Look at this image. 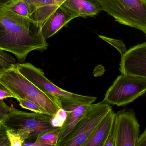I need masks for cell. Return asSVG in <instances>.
Masks as SVG:
<instances>
[{
  "instance_id": "6da1fadb",
  "label": "cell",
  "mask_w": 146,
  "mask_h": 146,
  "mask_svg": "<svg viewBox=\"0 0 146 146\" xmlns=\"http://www.w3.org/2000/svg\"><path fill=\"white\" fill-rule=\"evenodd\" d=\"M48 47L41 29L35 24H21L0 11L1 50L13 54L23 62L31 51H44Z\"/></svg>"
},
{
  "instance_id": "7a4b0ae2",
  "label": "cell",
  "mask_w": 146,
  "mask_h": 146,
  "mask_svg": "<svg viewBox=\"0 0 146 146\" xmlns=\"http://www.w3.org/2000/svg\"><path fill=\"white\" fill-rule=\"evenodd\" d=\"M0 82L16 97V100L21 98L33 101L44 109L50 116H54L62 109L59 101L21 74L15 64L0 72Z\"/></svg>"
},
{
  "instance_id": "3957f363",
  "label": "cell",
  "mask_w": 146,
  "mask_h": 146,
  "mask_svg": "<svg viewBox=\"0 0 146 146\" xmlns=\"http://www.w3.org/2000/svg\"><path fill=\"white\" fill-rule=\"evenodd\" d=\"M52 117L36 112H27L11 105L10 110L1 124L25 139L37 138L38 135L54 128L51 124Z\"/></svg>"
},
{
  "instance_id": "277c9868",
  "label": "cell",
  "mask_w": 146,
  "mask_h": 146,
  "mask_svg": "<svg viewBox=\"0 0 146 146\" xmlns=\"http://www.w3.org/2000/svg\"><path fill=\"white\" fill-rule=\"evenodd\" d=\"M103 10L122 25L140 30L146 35L145 0H97Z\"/></svg>"
},
{
  "instance_id": "5b68a950",
  "label": "cell",
  "mask_w": 146,
  "mask_h": 146,
  "mask_svg": "<svg viewBox=\"0 0 146 146\" xmlns=\"http://www.w3.org/2000/svg\"><path fill=\"white\" fill-rule=\"evenodd\" d=\"M15 64L16 68L21 74L43 92L56 99L60 104L69 102L90 105L97 99L95 97L80 95L62 89L48 80L42 69L31 63Z\"/></svg>"
},
{
  "instance_id": "8992f818",
  "label": "cell",
  "mask_w": 146,
  "mask_h": 146,
  "mask_svg": "<svg viewBox=\"0 0 146 146\" xmlns=\"http://www.w3.org/2000/svg\"><path fill=\"white\" fill-rule=\"evenodd\" d=\"M112 110L110 105L104 101L92 104L85 116L57 146L83 145Z\"/></svg>"
},
{
  "instance_id": "52a82bcc",
  "label": "cell",
  "mask_w": 146,
  "mask_h": 146,
  "mask_svg": "<svg viewBox=\"0 0 146 146\" xmlns=\"http://www.w3.org/2000/svg\"><path fill=\"white\" fill-rule=\"evenodd\" d=\"M146 92V80L121 74L108 89L103 101L122 106L133 102Z\"/></svg>"
},
{
  "instance_id": "ba28073f",
  "label": "cell",
  "mask_w": 146,
  "mask_h": 146,
  "mask_svg": "<svg viewBox=\"0 0 146 146\" xmlns=\"http://www.w3.org/2000/svg\"><path fill=\"white\" fill-rule=\"evenodd\" d=\"M113 131L115 146H136L140 125L133 111L123 110L116 113Z\"/></svg>"
},
{
  "instance_id": "9c48e42d",
  "label": "cell",
  "mask_w": 146,
  "mask_h": 146,
  "mask_svg": "<svg viewBox=\"0 0 146 146\" xmlns=\"http://www.w3.org/2000/svg\"><path fill=\"white\" fill-rule=\"evenodd\" d=\"M120 66L122 74L146 80V42L127 50L121 56Z\"/></svg>"
},
{
  "instance_id": "30bf717a",
  "label": "cell",
  "mask_w": 146,
  "mask_h": 146,
  "mask_svg": "<svg viewBox=\"0 0 146 146\" xmlns=\"http://www.w3.org/2000/svg\"><path fill=\"white\" fill-rule=\"evenodd\" d=\"M75 19L61 5L57 7L41 24V31L45 39L51 37Z\"/></svg>"
},
{
  "instance_id": "8fae6325",
  "label": "cell",
  "mask_w": 146,
  "mask_h": 146,
  "mask_svg": "<svg viewBox=\"0 0 146 146\" xmlns=\"http://www.w3.org/2000/svg\"><path fill=\"white\" fill-rule=\"evenodd\" d=\"M61 105L62 108L66 111L67 117L63 127L60 129L58 144L66 137L76 124L85 116L91 104L62 102Z\"/></svg>"
},
{
  "instance_id": "7c38bea8",
  "label": "cell",
  "mask_w": 146,
  "mask_h": 146,
  "mask_svg": "<svg viewBox=\"0 0 146 146\" xmlns=\"http://www.w3.org/2000/svg\"><path fill=\"white\" fill-rule=\"evenodd\" d=\"M0 11L17 22L25 25L34 24L33 13L25 0H14L0 7Z\"/></svg>"
},
{
  "instance_id": "4fadbf2b",
  "label": "cell",
  "mask_w": 146,
  "mask_h": 146,
  "mask_svg": "<svg viewBox=\"0 0 146 146\" xmlns=\"http://www.w3.org/2000/svg\"><path fill=\"white\" fill-rule=\"evenodd\" d=\"M61 6L75 18L94 17L103 10L97 0H66Z\"/></svg>"
},
{
  "instance_id": "5bb4252c",
  "label": "cell",
  "mask_w": 146,
  "mask_h": 146,
  "mask_svg": "<svg viewBox=\"0 0 146 146\" xmlns=\"http://www.w3.org/2000/svg\"><path fill=\"white\" fill-rule=\"evenodd\" d=\"M116 113L111 110L82 146H104L113 131Z\"/></svg>"
},
{
  "instance_id": "9a60e30c",
  "label": "cell",
  "mask_w": 146,
  "mask_h": 146,
  "mask_svg": "<svg viewBox=\"0 0 146 146\" xmlns=\"http://www.w3.org/2000/svg\"><path fill=\"white\" fill-rule=\"evenodd\" d=\"M29 3L33 13L35 25L40 28L41 24L55 9L60 6L56 0H25Z\"/></svg>"
},
{
  "instance_id": "2e32d148",
  "label": "cell",
  "mask_w": 146,
  "mask_h": 146,
  "mask_svg": "<svg viewBox=\"0 0 146 146\" xmlns=\"http://www.w3.org/2000/svg\"><path fill=\"white\" fill-rule=\"evenodd\" d=\"M60 129V128H54L44 131L38 135L35 141L47 145L57 146Z\"/></svg>"
},
{
  "instance_id": "e0dca14e",
  "label": "cell",
  "mask_w": 146,
  "mask_h": 146,
  "mask_svg": "<svg viewBox=\"0 0 146 146\" xmlns=\"http://www.w3.org/2000/svg\"><path fill=\"white\" fill-rule=\"evenodd\" d=\"M17 100L19 101L20 106L22 108L29 110L36 113H42L48 115L44 109L33 101L21 98H18Z\"/></svg>"
},
{
  "instance_id": "ac0fdd59",
  "label": "cell",
  "mask_w": 146,
  "mask_h": 146,
  "mask_svg": "<svg viewBox=\"0 0 146 146\" xmlns=\"http://www.w3.org/2000/svg\"><path fill=\"white\" fill-rule=\"evenodd\" d=\"M67 117L66 111L60 109L54 116L52 117L51 124L54 128H61L63 127Z\"/></svg>"
},
{
  "instance_id": "d6986e66",
  "label": "cell",
  "mask_w": 146,
  "mask_h": 146,
  "mask_svg": "<svg viewBox=\"0 0 146 146\" xmlns=\"http://www.w3.org/2000/svg\"><path fill=\"white\" fill-rule=\"evenodd\" d=\"M15 62L16 60L10 53L0 50V65L3 68H9Z\"/></svg>"
},
{
  "instance_id": "ffe728a7",
  "label": "cell",
  "mask_w": 146,
  "mask_h": 146,
  "mask_svg": "<svg viewBox=\"0 0 146 146\" xmlns=\"http://www.w3.org/2000/svg\"><path fill=\"white\" fill-rule=\"evenodd\" d=\"M99 37L102 40L115 47L121 53V55L122 56L127 51L125 45L121 40L113 39L101 35H99Z\"/></svg>"
},
{
  "instance_id": "44dd1931",
  "label": "cell",
  "mask_w": 146,
  "mask_h": 146,
  "mask_svg": "<svg viewBox=\"0 0 146 146\" xmlns=\"http://www.w3.org/2000/svg\"><path fill=\"white\" fill-rule=\"evenodd\" d=\"M7 131L11 146H22L24 141L19 135L12 130L7 129Z\"/></svg>"
},
{
  "instance_id": "7402d4cb",
  "label": "cell",
  "mask_w": 146,
  "mask_h": 146,
  "mask_svg": "<svg viewBox=\"0 0 146 146\" xmlns=\"http://www.w3.org/2000/svg\"><path fill=\"white\" fill-rule=\"evenodd\" d=\"M0 146H11L6 128L0 123Z\"/></svg>"
},
{
  "instance_id": "603a6c76",
  "label": "cell",
  "mask_w": 146,
  "mask_h": 146,
  "mask_svg": "<svg viewBox=\"0 0 146 146\" xmlns=\"http://www.w3.org/2000/svg\"><path fill=\"white\" fill-rule=\"evenodd\" d=\"M7 98H14L16 99V97L2 83L0 82V100Z\"/></svg>"
},
{
  "instance_id": "cb8c5ba5",
  "label": "cell",
  "mask_w": 146,
  "mask_h": 146,
  "mask_svg": "<svg viewBox=\"0 0 146 146\" xmlns=\"http://www.w3.org/2000/svg\"><path fill=\"white\" fill-rule=\"evenodd\" d=\"M10 110V106L5 103L3 100H0V123L4 120Z\"/></svg>"
},
{
  "instance_id": "d4e9b609",
  "label": "cell",
  "mask_w": 146,
  "mask_h": 146,
  "mask_svg": "<svg viewBox=\"0 0 146 146\" xmlns=\"http://www.w3.org/2000/svg\"><path fill=\"white\" fill-rule=\"evenodd\" d=\"M136 146H146V129L142 134L139 135Z\"/></svg>"
},
{
  "instance_id": "484cf974",
  "label": "cell",
  "mask_w": 146,
  "mask_h": 146,
  "mask_svg": "<svg viewBox=\"0 0 146 146\" xmlns=\"http://www.w3.org/2000/svg\"><path fill=\"white\" fill-rule=\"evenodd\" d=\"M104 146H115V136H114L113 131L109 136V138Z\"/></svg>"
},
{
  "instance_id": "4316f807",
  "label": "cell",
  "mask_w": 146,
  "mask_h": 146,
  "mask_svg": "<svg viewBox=\"0 0 146 146\" xmlns=\"http://www.w3.org/2000/svg\"><path fill=\"white\" fill-rule=\"evenodd\" d=\"M22 146H51L47 145H43V144H40L38 142H26L25 141L23 143Z\"/></svg>"
},
{
  "instance_id": "83f0119b",
  "label": "cell",
  "mask_w": 146,
  "mask_h": 146,
  "mask_svg": "<svg viewBox=\"0 0 146 146\" xmlns=\"http://www.w3.org/2000/svg\"><path fill=\"white\" fill-rule=\"evenodd\" d=\"M13 1L14 0H0V7Z\"/></svg>"
},
{
  "instance_id": "f1b7e54d",
  "label": "cell",
  "mask_w": 146,
  "mask_h": 146,
  "mask_svg": "<svg viewBox=\"0 0 146 146\" xmlns=\"http://www.w3.org/2000/svg\"><path fill=\"white\" fill-rule=\"evenodd\" d=\"M66 1V0H56L58 4L60 5H61V4Z\"/></svg>"
},
{
  "instance_id": "f546056e",
  "label": "cell",
  "mask_w": 146,
  "mask_h": 146,
  "mask_svg": "<svg viewBox=\"0 0 146 146\" xmlns=\"http://www.w3.org/2000/svg\"><path fill=\"white\" fill-rule=\"evenodd\" d=\"M5 69V68H3L0 65V72H1V71H2V70H3V69Z\"/></svg>"
},
{
  "instance_id": "4dcf8cb0",
  "label": "cell",
  "mask_w": 146,
  "mask_h": 146,
  "mask_svg": "<svg viewBox=\"0 0 146 146\" xmlns=\"http://www.w3.org/2000/svg\"><path fill=\"white\" fill-rule=\"evenodd\" d=\"M145 1H146V0H145Z\"/></svg>"
}]
</instances>
